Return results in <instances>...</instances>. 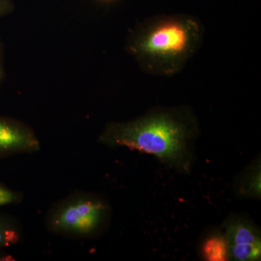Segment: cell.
<instances>
[{
  "mask_svg": "<svg viewBox=\"0 0 261 261\" xmlns=\"http://www.w3.org/2000/svg\"><path fill=\"white\" fill-rule=\"evenodd\" d=\"M13 8L11 0H0V18L11 12Z\"/></svg>",
  "mask_w": 261,
  "mask_h": 261,
  "instance_id": "cell-10",
  "label": "cell"
},
{
  "mask_svg": "<svg viewBox=\"0 0 261 261\" xmlns=\"http://www.w3.org/2000/svg\"><path fill=\"white\" fill-rule=\"evenodd\" d=\"M197 20L187 15H164L147 20L136 31L128 49L149 74L171 75L184 68L202 42Z\"/></svg>",
  "mask_w": 261,
  "mask_h": 261,
  "instance_id": "cell-2",
  "label": "cell"
},
{
  "mask_svg": "<svg viewBox=\"0 0 261 261\" xmlns=\"http://www.w3.org/2000/svg\"><path fill=\"white\" fill-rule=\"evenodd\" d=\"M39 142L32 130L23 125L0 118L1 152H34Z\"/></svg>",
  "mask_w": 261,
  "mask_h": 261,
  "instance_id": "cell-5",
  "label": "cell"
},
{
  "mask_svg": "<svg viewBox=\"0 0 261 261\" xmlns=\"http://www.w3.org/2000/svg\"><path fill=\"white\" fill-rule=\"evenodd\" d=\"M224 227L229 260H260V233L251 221L241 217L229 218Z\"/></svg>",
  "mask_w": 261,
  "mask_h": 261,
  "instance_id": "cell-4",
  "label": "cell"
},
{
  "mask_svg": "<svg viewBox=\"0 0 261 261\" xmlns=\"http://www.w3.org/2000/svg\"><path fill=\"white\" fill-rule=\"evenodd\" d=\"M2 73H3V70H2V65L1 63H0V80L2 78Z\"/></svg>",
  "mask_w": 261,
  "mask_h": 261,
  "instance_id": "cell-11",
  "label": "cell"
},
{
  "mask_svg": "<svg viewBox=\"0 0 261 261\" xmlns=\"http://www.w3.org/2000/svg\"><path fill=\"white\" fill-rule=\"evenodd\" d=\"M20 238L18 230L0 221V247H8L17 243Z\"/></svg>",
  "mask_w": 261,
  "mask_h": 261,
  "instance_id": "cell-8",
  "label": "cell"
},
{
  "mask_svg": "<svg viewBox=\"0 0 261 261\" xmlns=\"http://www.w3.org/2000/svg\"><path fill=\"white\" fill-rule=\"evenodd\" d=\"M197 133V121L189 111L163 110L134 121L110 123L99 140L111 147L152 154L178 171L189 172Z\"/></svg>",
  "mask_w": 261,
  "mask_h": 261,
  "instance_id": "cell-1",
  "label": "cell"
},
{
  "mask_svg": "<svg viewBox=\"0 0 261 261\" xmlns=\"http://www.w3.org/2000/svg\"><path fill=\"white\" fill-rule=\"evenodd\" d=\"M241 188V193L250 196L260 195V165L252 168L250 172L245 175Z\"/></svg>",
  "mask_w": 261,
  "mask_h": 261,
  "instance_id": "cell-7",
  "label": "cell"
},
{
  "mask_svg": "<svg viewBox=\"0 0 261 261\" xmlns=\"http://www.w3.org/2000/svg\"><path fill=\"white\" fill-rule=\"evenodd\" d=\"M202 256L208 261L229 260L227 243L224 233H212L206 238L201 248Z\"/></svg>",
  "mask_w": 261,
  "mask_h": 261,
  "instance_id": "cell-6",
  "label": "cell"
},
{
  "mask_svg": "<svg viewBox=\"0 0 261 261\" xmlns=\"http://www.w3.org/2000/svg\"><path fill=\"white\" fill-rule=\"evenodd\" d=\"M106 214L107 206L102 201L87 195L75 196L56 207L49 226L55 232L89 236L100 228Z\"/></svg>",
  "mask_w": 261,
  "mask_h": 261,
  "instance_id": "cell-3",
  "label": "cell"
},
{
  "mask_svg": "<svg viewBox=\"0 0 261 261\" xmlns=\"http://www.w3.org/2000/svg\"><path fill=\"white\" fill-rule=\"evenodd\" d=\"M19 200L18 194L9 189L0 186V207L8 204L14 203Z\"/></svg>",
  "mask_w": 261,
  "mask_h": 261,
  "instance_id": "cell-9",
  "label": "cell"
}]
</instances>
